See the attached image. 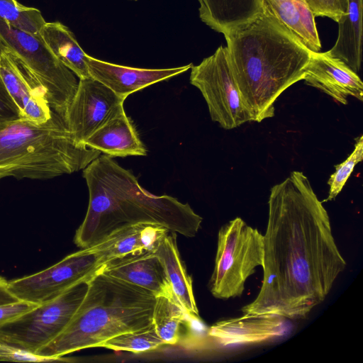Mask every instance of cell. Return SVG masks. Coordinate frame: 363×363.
Listing matches in <instances>:
<instances>
[{
    "label": "cell",
    "instance_id": "d6986e66",
    "mask_svg": "<svg viewBox=\"0 0 363 363\" xmlns=\"http://www.w3.org/2000/svg\"><path fill=\"white\" fill-rule=\"evenodd\" d=\"M84 144L111 157L147 155V149L123 106L96 129Z\"/></svg>",
    "mask_w": 363,
    "mask_h": 363
},
{
    "label": "cell",
    "instance_id": "7c38bea8",
    "mask_svg": "<svg viewBox=\"0 0 363 363\" xmlns=\"http://www.w3.org/2000/svg\"><path fill=\"white\" fill-rule=\"evenodd\" d=\"M0 76L16 104L21 118L43 123L52 116L44 91L36 79L8 50L0 57Z\"/></svg>",
    "mask_w": 363,
    "mask_h": 363
},
{
    "label": "cell",
    "instance_id": "9a60e30c",
    "mask_svg": "<svg viewBox=\"0 0 363 363\" xmlns=\"http://www.w3.org/2000/svg\"><path fill=\"white\" fill-rule=\"evenodd\" d=\"M86 62L91 77L125 99L150 85L185 72L193 65L191 63L167 69L135 68L102 61L88 55Z\"/></svg>",
    "mask_w": 363,
    "mask_h": 363
},
{
    "label": "cell",
    "instance_id": "277c9868",
    "mask_svg": "<svg viewBox=\"0 0 363 363\" xmlns=\"http://www.w3.org/2000/svg\"><path fill=\"white\" fill-rule=\"evenodd\" d=\"M155 300L152 293L98 271L89 279L86 294L67 326L35 354L63 357L148 327Z\"/></svg>",
    "mask_w": 363,
    "mask_h": 363
},
{
    "label": "cell",
    "instance_id": "d6a6232c",
    "mask_svg": "<svg viewBox=\"0 0 363 363\" xmlns=\"http://www.w3.org/2000/svg\"><path fill=\"white\" fill-rule=\"evenodd\" d=\"M6 50H7L6 48L4 45V44L0 40V57H1V54L4 52H5Z\"/></svg>",
    "mask_w": 363,
    "mask_h": 363
},
{
    "label": "cell",
    "instance_id": "603a6c76",
    "mask_svg": "<svg viewBox=\"0 0 363 363\" xmlns=\"http://www.w3.org/2000/svg\"><path fill=\"white\" fill-rule=\"evenodd\" d=\"M201 20L216 32L225 34L260 11L259 0H198Z\"/></svg>",
    "mask_w": 363,
    "mask_h": 363
},
{
    "label": "cell",
    "instance_id": "e0dca14e",
    "mask_svg": "<svg viewBox=\"0 0 363 363\" xmlns=\"http://www.w3.org/2000/svg\"><path fill=\"white\" fill-rule=\"evenodd\" d=\"M152 323L167 345L203 344L205 326L199 316L189 314L176 300L156 296Z\"/></svg>",
    "mask_w": 363,
    "mask_h": 363
},
{
    "label": "cell",
    "instance_id": "836d02e7",
    "mask_svg": "<svg viewBox=\"0 0 363 363\" xmlns=\"http://www.w3.org/2000/svg\"><path fill=\"white\" fill-rule=\"evenodd\" d=\"M132 1H137V0H132Z\"/></svg>",
    "mask_w": 363,
    "mask_h": 363
},
{
    "label": "cell",
    "instance_id": "52a82bcc",
    "mask_svg": "<svg viewBox=\"0 0 363 363\" xmlns=\"http://www.w3.org/2000/svg\"><path fill=\"white\" fill-rule=\"evenodd\" d=\"M0 40L36 79L51 109L65 116L77 89L76 75L52 53L40 35L0 20Z\"/></svg>",
    "mask_w": 363,
    "mask_h": 363
},
{
    "label": "cell",
    "instance_id": "6da1fadb",
    "mask_svg": "<svg viewBox=\"0 0 363 363\" xmlns=\"http://www.w3.org/2000/svg\"><path fill=\"white\" fill-rule=\"evenodd\" d=\"M264 238L263 279L243 313L302 318L326 298L346 262L329 216L303 172L270 191Z\"/></svg>",
    "mask_w": 363,
    "mask_h": 363
},
{
    "label": "cell",
    "instance_id": "4fadbf2b",
    "mask_svg": "<svg viewBox=\"0 0 363 363\" xmlns=\"http://www.w3.org/2000/svg\"><path fill=\"white\" fill-rule=\"evenodd\" d=\"M303 80L344 105L349 96L363 100V83L357 73L327 52H311Z\"/></svg>",
    "mask_w": 363,
    "mask_h": 363
},
{
    "label": "cell",
    "instance_id": "f546056e",
    "mask_svg": "<svg viewBox=\"0 0 363 363\" xmlns=\"http://www.w3.org/2000/svg\"><path fill=\"white\" fill-rule=\"evenodd\" d=\"M37 304L23 300L0 305V325L31 310Z\"/></svg>",
    "mask_w": 363,
    "mask_h": 363
},
{
    "label": "cell",
    "instance_id": "484cf974",
    "mask_svg": "<svg viewBox=\"0 0 363 363\" xmlns=\"http://www.w3.org/2000/svg\"><path fill=\"white\" fill-rule=\"evenodd\" d=\"M0 20L33 35H40L46 23L38 9L25 6L16 0H0Z\"/></svg>",
    "mask_w": 363,
    "mask_h": 363
},
{
    "label": "cell",
    "instance_id": "8fae6325",
    "mask_svg": "<svg viewBox=\"0 0 363 363\" xmlns=\"http://www.w3.org/2000/svg\"><path fill=\"white\" fill-rule=\"evenodd\" d=\"M125 100L92 77L79 79L65 115L74 140L85 145L86 139L123 106Z\"/></svg>",
    "mask_w": 363,
    "mask_h": 363
},
{
    "label": "cell",
    "instance_id": "8992f818",
    "mask_svg": "<svg viewBox=\"0 0 363 363\" xmlns=\"http://www.w3.org/2000/svg\"><path fill=\"white\" fill-rule=\"evenodd\" d=\"M263 263V235L240 218L230 220L218 231L214 269L209 281L211 293L220 299L240 296L247 278Z\"/></svg>",
    "mask_w": 363,
    "mask_h": 363
},
{
    "label": "cell",
    "instance_id": "30bf717a",
    "mask_svg": "<svg viewBox=\"0 0 363 363\" xmlns=\"http://www.w3.org/2000/svg\"><path fill=\"white\" fill-rule=\"evenodd\" d=\"M100 268L96 255L82 249L44 270L8 281V289L18 300L39 305L89 279Z\"/></svg>",
    "mask_w": 363,
    "mask_h": 363
},
{
    "label": "cell",
    "instance_id": "4dcf8cb0",
    "mask_svg": "<svg viewBox=\"0 0 363 363\" xmlns=\"http://www.w3.org/2000/svg\"><path fill=\"white\" fill-rule=\"evenodd\" d=\"M21 118L19 109L0 76V121Z\"/></svg>",
    "mask_w": 363,
    "mask_h": 363
},
{
    "label": "cell",
    "instance_id": "f1b7e54d",
    "mask_svg": "<svg viewBox=\"0 0 363 363\" xmlns=\"http://www.w3.org/2000/svg\"><path fill=\"white\" fill-rule=\"evenodd\" d=\"M314 16H324L337 22L347 11V0H302Z\"/></svg>",
    "mask_w": 363,
    "mask_h": 363
},
{
    "label": "cell",
    "instance_id": "5bb4252c",
    "mask_svg": "<svg viewBox=\"0 0 363 363\" xmlns=\"http://www.w3.org/2000/svg\"><path fill=\"white\" fill-rule=\"evenodd\" d=\"M99 271L145 289L155 296H164L178 301L164 265L154 252H145L111 260L104 264Z\"/></svg>",
    "mask_w": 363,
    "mask_h": 363
},
{
    "label": "cell",
    "instance_id": "9c48e42d",
    "mask_svg": "<svg viewBox=\"0 0 363 363\" xmlns=\"http://www.w3.org/2000/svg\"><path fill=\"white\" fill-rule=\"evenodd\" d=\"M190 83L203 95L211 120L230 130L252 121L230 67L226 46L191 67Z\"/></svg>",
    "mask_w": 363,
    "mask_h": 363
},
{
    "label": "cell",
    "instance_id": "7402d4cb",
    "mask_svg": "<svg viewBox=\"0 0 363 363\" xmlns=\"http://www.w3.org/2000/svg\"><path fill=\"white\" fill-rule=\"evenodd\" d=\"M176 238V233L169 231L159 241L154 252L160 258L179 303L189 314L199 316L192 280L181 259Z\"/></svg>",
    "mask_w": 363,
    "mask_h": 363
},
{
    "label": "cell",
    "instance_id": "2e32d148",
    "mask_svg": "<svg viewBox=\"0 0 363 363\" xmlns=\"http://www.w3.org/2000/svg\"><path fill=\"white\" fill-rule=\"evenodd\" d=\"M285 318L272 313L247 314L220 320L208 329V335L223 346L256 344L284 335Z\"/></svg>",
    "mask_w": 363,
    "mask_h": 363
},
{
    "label": "cell",
    "instance_id": "cb8c5ba5",
    "mask_svg": "<svg viewBox=\"0 0 363 363\" xmlns=\"http://www.w3.org/2000/svg\"><path fill=\"white\" fill-rule=\"evenodd\" d=\"M40 35L52 53L79 79L91 77L83 50L69 29L60 22L45 23Z\"/></svg>",
    "mask_w": 363,
    "mask_h": 363
},
{
    "label": "cell",
    "instance_id": "ffe728a7",
    "mask_svg": "<svg viewBox=\"0 0 363 363\" xmlns=\"http://www.w3.org/2000/svg\"><path fill=\"white\" fill-rule=\"evenodd\" d=\"M260 11L277 19L311 52H319L321 43L315 16L302 0H259Z\"/></svg>",
    "mask_w": 363,
    "mask_h": 363
},
{
    "label": "cell",
    "instance_id": "1f68e13d",
    "mask_svg": "<svg viewBox=\"0 0 363 363\" xmlns=\"http://www.w3.org/2000/svg\"><path fill=\"white\" fill-rule=\"evenodd\" d=\"M8 289V281L0 276V305L18 301Z\"/></svg>",
    "mask_w": 363,
    "mask_h": 363
},
{
    "label": "cell",
    "instance_id": "4316f807",
    "mask_svg": "<svg viewBox=\"0 0 363 363\" xmlns=\"http://www.w3.org/2000/svg\"><path fill=\"white\" fill-rule=\"evenodd\" d=\"M363 159V135L356 138L354 148L348 157L335 166V171L328 181L330 186L328 198L325 201L335 199L342 191L355 165Z\"/></svg>",
    "mask_w": 363,
    "mask_h": 363
},
{
    "label": "cell",
    "instance_id": "5b68a950",
    "mask_svg": "<svg viewBox=\"0 0 363 363\" xmlns=\"http://www.w3.org/2000/svg\"><path fill=\"white\" fill-rule=\"evenodd\" d=\"M101 153L77 143L64 115L45 123L26 118L0 121V180L52 179L83 170Z\"/></svg>",
    "mask_w": 363,
    "mask_h": 363
},
{
    "label": "cell",
    "instance_id": "7a4b0ae2",
    "mask_svg": "<svg viewBox=\"0 0 363 363\" xmlns=\"http://www.w3.org/2000/svg\"><path fill=\"white\" fill-rule=\"evenodd\" d=\"M232 74L252 121L274 116V102L303 80L311 51L260 11L223 34Z\"/></svg>",
    "mask_w": 363,
    "mask_h": 363
},
{
    "label": "cell",
    "instance_id": "44dd1931",
    "mask_svg": "<svg viewBox=\"0 0 363 363\" xmlns=\"http://www.w3.org/2000/svg\"><path fill=\"white\" fill-rule=\"evenodd\" d=\"M363 0H347L345 14L337 22L338 35L335 45L327 52L357 73L362 60Z\"/></svg>",
    "mask_w": 363,
    "mask_h": 363
},
{
    "label": "cell",
    "instance_id": "ba28073f",
    "mask_svg": "<svg viewBox=\"0 0 363 363\" xmlns=\"http://www.w3.org/2000/svg\"><path fill=\"white\" fill-rule=\"evenodd\" d=\"M89 280L0 325V340L35 354L67 326L86 294Z\"/></svg>",
    "mask_w": 363,
    "mask_h": 363
},
{
    "label": "cell",
    "instance_id": "ac0fdd59",
    "mask_svg": "<svg viewBox=\"0 0 363 363\" xmlns=\"http://www.w3.org/2000/svg\"><path fill=\"white\" fill-rule=\"evenodd\" d=\"M169 230L152 223H138L121 228L89 247L97 256L101 267L123 257L154 252L159 241Z\"/></svg>",
    "mask_w": 363,
    "mask_h": 363
},
{
    "label": "cell",
    "instance_id": "3957f363",
    "mask_svg": "<svg viewBox=\"0 0 363 363\" xmlns=\"http://www.w3.org/2000/svg\"><path fill=\"white\" fill-rule=\"evenodd\" d=\"M82 173L89 190V206L111 229L152 223L192 238L201 228L202 218L189 203L171 196L149 193L130 170L120 166L111 157L100 155Z\"/></svg>",
    "mask_w": 363,
    "mask_h": 363
},
{
    "label": "cell",
    "instance_id": "83f0119b",
    "mask_svg": "<svg viewBox=\"0 0 363 363\" xmlns=\"http://www.w3.org/2000/svg\"><path fill=\"white\" fill-rule=\"evenodd\" d=\"M0 361L57 362H68L69 359L63 357L40 356L6 343L0 340Z\"/></svg>",
    "mask_w": 363,
    "mask_h": 363
},
{
    "label": "cell",
    "instance_id": "d4e9b609",
    "mask_svg": "<svg viewBox=\"0 0 363 363\" xmlns=\"http://www.w3.org/2000/svg\"><path fill=\"white\" fill-rule=\"evenodd\" d=\"M163 346L167 345L159 337L152 323L143 329L113 337L101 343L99 347L139 354L154 351Z\"/></svg>",
    "mask_w": 363,
    "mask_h": 363
}]
</instances>
